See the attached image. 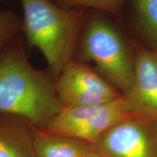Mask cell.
<instances>
[{"label":"cell","mask_w":157,"mask_h":157,"mask_svg":"<svg viewBox=\"0 0 157 157\" xmlns=\"http://www.w3.org/2000/svg\"><path fill=\"white\" fill-rule=\"evenodd\" d=\"M52 77L33 67L20 47L7 48L0 54V112L43 128L63 109Z\"/></svg>","instance_id":"obj_1"},{"label":"cell","mask_w":157,"mask_h":157,"mask_svg":"<svg viewBox=\"0 0 157 157\" xmlns=\"http://www.w3.org/2000/svg\"><path fill=\"white\" fill-rule=\"evenodd\" d=\"M124 96L135 114L157 121V50L137 51L132 86Z\"/></svg>","instance_id":"obj_7"},{"label":"cell","mask_w":157,"mask_h":157,"mask_svg":"<svg viewBox=\"0 0 157 157\" xmlns=\"http://www.w3.org/2000/svg\"><path fill=\"white\" fill-rule=\"evenodd\" d=\"M93 149L86 141L50 134L35 129L34 151L35 157H84Z\"/></svg>","instance_id":"obj_9"},{"label":"cell","mask_w":157,"mask_h":157,"mask_svg":"<svg viewBox=\"0 0 157 157\" xmlns=\"http://www.w3.org/2000/svg\"><path fill=\"white\" fill-rule=\"evenodd\" d=\"M21 2L22 29L29 44L42 52L50 72L57 79L73 60L87 21V9L63 7L51 0H21Z\"/></svg>","instance_id":"obj_2"},{"label":"cell","mask_w":157,"mask_h":157,"mask_svg":"<svg viewBox=\"0 0 157 157\" xmlns=\"http://www.w3.org/2000/svg\"><path fill=\"white\" fill-rule=\"evenodd\" d=\"M135 116L123 95L107 103L63 108L39 129L94 144L110 127Z\"/></svg>","instance_id":"obj_4"},{"label":"cell","mask_w":157,"mask_h":157,"mask_svg":"<svg viewBox=\"0 0 157 157\" xmlns=\"http://www.w3.org/2000/svg\"><path fill=\"white\" fill-rule=\"evenodd\" d=\"M84 157H103L102 155H101L98 153V151H96L95 150V148H94L93 147V149L91 151H90L88 154L86 155Z\"/></svg>","instance_id":"obj_13"},{"label":"cell","mask_w":157,"mask_h":157,"mask_svg":"<svg viewBox=\"0 0 157 157\" xmlns=\"http://www.w3.org/2000/svg\"><path fill=\"white\" fill-rule=\"evenodd\" d=\"M35 129L21 118L0 112V157H35Z\"/></svg>","instance_id":"obj_8"},{"label":"cell","mask_w":157,"mask_h":157,"mask_svg":"<svg viewBox=\"0 0 157 157\" xmlns=\"http://www.w3.org/2000/svg\"><path fill=\"white\" fill-rule=\"evenodd\" d=\"M56 87L63 108L107 103L123 95L97 71L74 60L57 78Z\"/></svg>","instance_id":"obj_6"},{"label":"cell","mask_w":157,"mask_h":157,"mask_svg":"<svg viewBox=\"0 0 157 157\" xmlns=\"http://www.w3.org/2000/svg\"><path fill=\"white\" fill-rule=\"evenodd\" d=\"M23 28V21L13 13L7 10H0V50Z\"/></svg>","instance_id":"obj_12"},{"label":"cell","mask_w":157,"mask_h":157,"mask_svg":"<svg viewBox=\"0 0 157 157\" xmlns=\"http://www.w3.org/2000/svg\"><path fill=\"white\" fill-rule=\"evenodd\" d=\"M93 145L103 157H157V121L140 116L128 118Z\"/></svg>","instance_id":"obj_5"},{"label":"cell","mask_w":157,"mask_h":157,"mask_svg":"<svg viewBox=\"0 0 157 157\" xmlns=\"http://www.w3.org/2000/svg\"><path fill=\"white\" fill-rule=\"evenodd\" d=\"M82 58L94 63L98 73L111 85L126 94L134 76L135 56L114 27L101 17L86 25L81 39Z\"/></svg>","instance_id":"obj_3"},{"label":"cell","mask_w":157,"mask_h":157,"mask_svg":"<svg viewBox=\"0 0 157 157\" xmlns=\"http://www.w3.org/2000/svg\"><path fill=\"white\" fill-rule=\"evenodd\" d=\"M139 29L151 48L157 50V0H132Z\"/></svg>","instance_id":"obj_10"},{"label":"cell","mask_w":157,"mask_h":157,"mask_svg":"<svg viewBox=\"0 0 157 157\" xmlns=\"http://www.w3.org/2000/svg\"><path fill=\"white\" fill-rule=\"evenodd\" d=\"M57 5L68 8L94 9L119 15L126 0H51Z\"/></svg>","instance_id":"obj_11"}]
</instances>
